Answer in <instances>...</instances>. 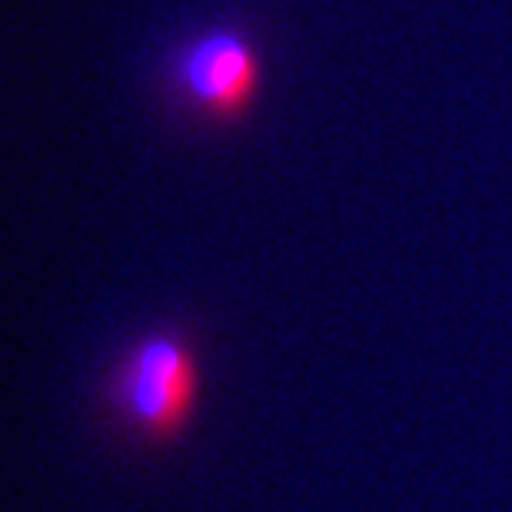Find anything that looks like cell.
<instances>
[{
  "instance_id": "obj_1",
  "label": "cell",
  "mask_w": 512,
  "mask_h": 512,
  "mask_svg": "<svg viewBox=\"0 0 512 512\" xmlns=\"http://www.w3.org/2000/svg\"><path fill=\"white\" fill-rule=\"evenodd\" d=\"M110 403L143 436H177L197 403L193 350L170 330L143 333L117 363Z\"/></svg>"
},
{
  "instance_id": "obj_2",
  "label": "cell",
  "mask_w": 512,
  "mask_h": 512,
  "mask_svg": "<svg viewBox=\"0 0 512 512\" xmlns=\"http://www.w3.org/2000/svg\"><path fill=\"white\" fill-rule=\"evenodd\" d=\"M177 84L207 114L237 117L260 87V60L237 30H207L180 50Z\"/></svg>"
}]
</instances>
